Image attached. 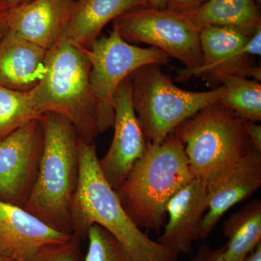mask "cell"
Segmentation results:
<instances>
[{"instance_id":"cell-1","label":"cell","mask_w":261,"mask_h":261,"mask_svg":"<svg viewBox=\"0 0 261 261\" xmlns=\"http://www.w3.org/2000/svg\"><path fill=\"white\" fill-rule=\"evenodd\" d=\"M80 176L71 210L72 234L87 239L97 224L126 248L134 261H176L178 252L149 238L132 221L99 166L94 142L80 137Z\"/></svg>"},{"instance_id":"cell-2","label":"cell","mask_w":261,"mask_h":261,"mask_svg":"<svg viewBox=\"0 0 261 261\" xmlns=\"http://www.w3.org/2000/svg\"><path fill=\"white\" fill-rule=\"evenodd\" d=\"M44 149L37 180L23 208L51 228L72 234L71 210L80 176V136L69 120L40 116Z\"/></svg>"},{"instance_id":"cell-3","label":"cell","mask_w":261,"mask_h":261,"mask_svg":"<svg viewBox=\"0 0 261 261\" xmlns=\"http://www.w3.org/2000/svg\"><path fill=\"white\" fill-rule=\"evenodd\" d=\"M194 178L185 147L172 133L160 145L147 143L144 155L115 191L138 227L161 233L168 201Z\"/></svg>"},{"instance_id":"cell-4","label":"cell","mask_w":261,"mask_h":261,"mask_svg":"<svg viewBox=\"0 0 261 261\" xmlns=\"http://www.w3.org/2000/svg\"><path fill=\"white\" fill-rule=\"evenodd\" d=\"M90 69L84 48L61 38L47 51L42 79L29 93L32 107L40 116L47 112L62 115L80 138L92 143L99 132Z\"/></svg>"},{"instance_id":"cell-5","label":"cell","mask_w":261,"mask_h":261,"mask_svg":"<svg viewBox=\"0 0 261 261\" xmlns=\"http://www.w3.org/2000/svg\"><path fill=\"white\" fill-rule=\"evenodd\" d=\"M173 134L185 147L194 178L207 186L226 177L254 148L245 121L218 102L202 108Z\"/></svg>"},{"instance_id":"cell-6","label":"cell","mask_w":261,"mask_h":261,"mask_svg":"<svg viewBox=\"0 0 261 261\" xmlns=\"http://www.w3.org/2000/svg\"><path fill=\"white\" fill-rule=\"evenodd\" d=\"M130 78L134 108L151 145L162 143L184 121L218 102L225 91L224 86L208 92L178 88L156 64L141 67Z\"/></svg>"},{"instance_id":"cell-7","label":"cell","mask_w":261,"mask_h":261,"mask_svg":"<svg viewBox=\"0 0 261 261\" xmlns=\"http://www.w3.org/2000/svg\"><path fill=\"white\" fill-rule=\"evenodd\" d=\"M84 50L91 65L89 80L97 104L99 134L113 126V97L121 82L141 67L169 62V57L161 49L132 45L114 29L109 36L98 38Z\"/></svg>"},{"instance_id":"cell-8","label":"cell","mask_w":261,"mask_h":261,"mask_svg":"<svg viewBox=\"0 0 261 261\" xmlns=\"http://www.w3.org/2000/svg\"><path fill=\"white\" fill-rule=\"evenodd\" d=\"M113 27L126 42L158 48L181 61L187 69L202 64L201 29L183 13L167 8L139 7L118 17Z\"/></svg>"},{"instance_id":"cell-9","label":"cell","mask_w":261,"mask_h":261,"mask_svg":"<svg viewBox=\"0 0 261 261\" xmlns=\"http://www.w3.org/2000/svg\"><path fill=\"white\" fill-rule=\"evenodd\" d=\"M43 149L40 118L0 140V199L24 207L37 180Z\"/></svg>"},{"instance_id":"cell-10","label":"cell","mask_w":261,"mask_h":261,"mask_svg":"<svg viewBox=\"0 0 261 261\" xmlns=\"http://www.w3.org/2000/svg\"><path fill=\"white\" fill-rule=\"evenodd\" d=\"M114 135L107 153L99 159L105 177L114 190L125 181L145 154V135L134 108L130 76L118 86L113 97Z\"/></svg>"},{"instance_id":"cell-11","label":"cell","mask_w":261,"mask_h":261,"mask_svg":"<svg viewBox=\"0 0 261 261\" xmlns=\"http://www.w3.org/2000/svg\"><path fill=\"white\" fill-rule=\"evenodd\" d=\"M72 238L73 234L51 228L23 207L0 199V256L29 261L44 249Z\"/></svg>"},{"instance_id":"cell-12","label":"cell","mask_w":261,"mask_h":261,"mask_svg":"<svg viewBox=\"0 0 261 261\" xmlns=\"http://www.w3.org/2000/svg\"><path fill=\"white\" fill-rule=\"evenodd\" d=\"M208 188L205 182L194 178L176 192L166 207L167 224L158 243L190 254L192 245L198 240L199 226L208 206Z\"/></svg>"},{"instance_id":"cell-13","label":"cell","mask_w":261,"mask_h":261,"mask_svg":"<svg viewBox=\"0 0 261 261\" xmlns=\"http://www.w3.org/2000/svg\"><path fill=\"white\" fill-rule=\"evenodd\" d=\"M260 186L261 152L254 147L226 177L207 186L208 206L199 226L198 240H205L231 207L246 200Z\"/></svg>"},{"instance_id":"cell-14","label":"cell","mask_w":261,"mask_h":261,"mask_svg":"<svg viewBox=\"0 0 261 261\" xmlns=\"http://www.w3.org/2000/svg\"><path fill=\"white\" fill-rule=\"evenodd\" d=\"M74 0H31L11 8L9 34L49 50L63 37Z\"/></svg>"},{"instance_id":"cell-15","label":"cell","mask_w":261,"mask_h":261,"mask_svg":"<svg viewBox=\"0 0 261 261\" xmlns=\"http://www.w3.org/2000/svg\"><path fill=\"white\" fill-rule=\"evenodd\" d=\"M47 51L8 33L0 42V85L25 92L35 88L45 71Z\"/></svg>"},{"instance_id":"cell-16","label":"cell","mask_w":261,"mask_h":261,"mask_svg":"<svg viewBox=\"0 0 261 261\" xmlns=\"http://www.w3.org/2000/svg\"><path fill=\"white\" fill-rule=\"evenodd\" d=\"M142 6L146 0H74L62 38L89 49L108 23Z\"/></svg>"},{"instance_id":"cell-17","label":"cell","mask_w":261,"mask_h":261,"mask_svg":"<svg viewBox=\"0 0 261 261\" xmlns=\"http://www.w3.org/2000/svg\"><path fill=\"white\" fill-rule=\"evenodd\" d=\"M259 8L256 0H207L197 10L185 15L201 29L229 27L252 37L261 28Z\"/></svg>"},{"instance_id":"cell-18","label":"cell","mask_w":261,"mask_h":261,"mask_svg":"<svg viewBox=\"0 0 261 261\" xmlns=\"http://www.w3.org/2000/svg\"><path fill=\"white\" fill-rule=\"evenodd\" d=\"M261 28L257 29L241 49L222 61L208 67H196L178 70V80L184 82L192 76L201 77L211 82L221 84L230 76L252 78L260 82L261 69L255 63L254 56H260Z\"/></svg>"},{"instance_id":"cell-19","label":"cell","mask_w":261,"mask_h":261,"mask_svg":"<svg viewBox=\"0 0 261 261\" xmlns=\"http://www.w3.org/2000/svg\"><path fill=\"white\" fill-rule=\"evenodd\" d=\"M228 239L223 257L224 261H243L261 242V201L248 202L224 223Z\"/></svg>"},{"instance_id":"cell-20","label":"cell","mask_w":261,"mask_h":261,"mask_svg":"<svg viewBox=\"0 0 261 261\" xmlns=\"http://www.w3.org/2000/svg\"><path fill=\"white\" fill-rule=\"evenodd\" d=\"M224 93L218 102L245 121L261 120V84L255 80L230 76L221 81Z\"/></svg>"},{"instance_id":"cell-21","label":"cell","mask_w":261,"mask_h":261,"mask_svg":"<svg viewBox=\"0 0 261 261\" xmlns=\"http://www.w3.org/2000/svg\"><path fill=\"white\" fill-rule=\"evenodd\" d=\"M251 37L237 29L225 27H205L201 29L202 64H216L241 49Z\"/></svg>"},{"instance_id":"cell-22","label":"cell","mask_w":261,"mask_h":261,"mask_svg":"<svg viewBox=\"0 0 261 261\" xmlns=\"http://www.w3.org/2000/svg\"><path fill=\"white\" fill-rule=\"evenodd\" d=\"M40 116L32 107L29 92L0 85V140Z\"/></svg>"},{"instance_id":"cell-23","label":"cell","mask_w":261,"mask_h":261,"mask_svg":"<svg viewBox=\"0 0 261 261\" xmlns=\"http://www.w3.org/2000/svg\"><path fill=\"white\" fill-rule=\"evenodd\" d=\"M87 239L89 247L84 261H134L120 242L99 225L91 226Z\"/></svg>"},{"instance_id":"cell-24","label":"cell","mask_w":261,"mask_h":261,"mask_svg":"<svg viewBox=\"0 0 261 261\" xmlns=\"http://www.w3.org/2000/svg\"><path fill=\"white\" fill-rule=\"evenodd\" d=\"M81 242L73 235L67 243L44 249L29 261H82Z\"/></svg>"},{"instance_id":"cell-25","label":"cell","mask_w":261,"mask_h":261,"mask_svg":"<svg viewBox=\"0 0 261 261\" xmlns=\"http://www.w3.org/2000/svg\"><path fill=\"white\" fill-rule=\"evenodd\" d=\"M207 0H168L167 8L177 13H191L200 8Z\"/></svg>"},{"instance_id":"cell-26","label":"cell","mask_w":261,"mask_h":261,"mask_svg":"<svg viewBox=\"0 0 261 261\" xmlns=\"http://www.w3.org/2000/svg\"><path fill=\"white\" fill-rule=\"evenodd\" d=\"M225 247L226 245L214 250L207 245H202L191 261H224L223 254Z\"/></svg>"},{"instance_id":"cell-27","label":"cell","mask_w":261,"mask_h":261,"mask_svg":"<svg viewBox=\"0 0 261 261\" xmlns=\"http://www.w3.org/2000/svg\"><path fill=\"white\" fill-rule=\"evenodd\" d=\"M245 126L252 145L261 152V126L252 121H245Z\"/></svg>"},{"instance_id":"cell-28","label":"cell","mask_w":261,"mask_h":261,"mask_svg":"<svg viewBox=\"0 0 261 261\" xmlns=\"http://www.w3.org/2000/svg\"><path fill=\"white\" fill-rule=\"evenodd\" d=\"M10 15L11 8L0 11V42L9 32Z\"/></svg>"},{"instance_id":"cell-29","label":"cell","mask_w":261,"mask_h":261,"mask_svg":"<svg viewBox=\"0 0 261 261\" xmlns=\"http://www.w3.org/2000/svg\"><path fill=\"white\" fill-rule=\"evenodd\" d=\"M243 261H261V242L256 247L249 252Z\"/></svg>"},{"instance_id":"cell-30","label":"cell","mask_w":261,"mask_h":261,"mask_svg":"<svg viewBox=\"0 0 261 261\" xmlns=\"http://www.w3.org/2000/svg\"><path fill=\"white\" fill-rule=\"evenodd\" d=\"M147 6L154 8H167L168 0H146Z\"/></svg>"},{"instance_id":"cell-31","label":"cell","mask_w":261,"mask_h":261,"mask_svg":"<svg viewBox=\"0 0 261 261\" xmlns=\"http://www.w3.org/2000/svg\"><path fill=\"white\" fill-rule=\"evenodd\" d=\"M5 3L8 8H16V7L20 6V5L29 3L31 0H0Z\"/></svg>"},{"instance_id":"cell-32","label":"cell","mask_w":261,"mask_h":261,"mask_svg":"<svg viewBox=\"0 0 261 261\" xmlns=\"http://www.w3.org/2000/svg\"><path fill=\"white\" fill-rule=\"evenodd\" d=\"M10 8H8L5 3H3V2L0 1V11H3V10L9 9Z\"/></svg>"},{"instance_id":"cell-33","label":"cell","mask_w":261,"mask_h":261,"mask_svg":"<svg viewBox=\"0 0 261 261\" xmlns=\"http://www.w3.org/2000/svg\"><path fill=\"white\" fill-rule=\"evenodd\" d=\"M0 261H14V260H10V259L5 258V257L0 256Z\"/></svg>"},{"instance_id":"cell-34","label":"cell","mask_w":261,"mask_h":261,"mask_svg":"<svg viewBox=\"0 0 261 261\" xmlns=\"http://www.w3.org/2000/svg\"><path fill=\"white\" fill-rule=\"evenodd\" d=\"M256 2H257V5H258L259 6H260L261 0H256Z\"/></svg>"}]
</instances>
